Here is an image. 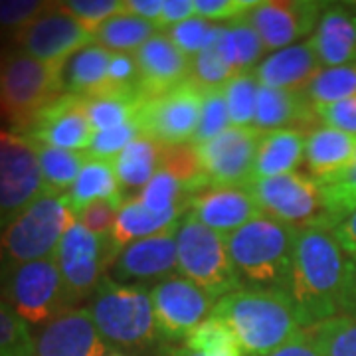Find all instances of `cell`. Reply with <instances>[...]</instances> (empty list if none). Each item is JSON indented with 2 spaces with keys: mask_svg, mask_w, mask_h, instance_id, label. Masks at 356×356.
Returning a JSON list of instances; mask_svg holds the SVG:
<instances>
[{
  "mask_svg": "<svg viewBox=\"0 0 356 356\" xmlns=\"http://www.w3.org/2000/svg\"><path fill=\"white\" fill-rule=\"evenodd\" d=\"M348 261L350 255L337 242L332 229L325 226L299 229L287 295L303 329L341 315Z\"/></svg>",
  "mask_w": 356,
  "mask_h": 356,
  "instance_id": "obj_1",
  "label": "cell"
},
{
  "mask_svg": "<svg viewBox=\"0 0 356 356\" xmlns=\"http://www.w3.org/2000/svg\"><path fill=\"white\" fill-rule=\"evenodd\" d=\"M210 317L228 325L245 356H266L301 331L289 295L242 287L218 299Z\"/></svg>",
  "mask_w": 356,
  "mask_h": 356,
  "instance_id": "obj_2",
  "label": "cell"
},
{
  "mask_svg": "<svg viewBox=\"0 0 356 356\" xmlns=\"http://www.w3.org/2000/svg\"><path fill=\"white\" fill-rule=\"evenodd\" d=\"M297 234L299 229L261 214L226 236L232 264L243 287L287 293Z\"/></svg>",
  "mask_w": 356,
  "mask_h": 356,
  "instance_id": "obj_3",
  "label": "cell"
},
{
  "mask_svg": "<svg viewBox=\"0 0 356 356\" xmlns=\"http://www.w3.org/2000/svg\"><path fill=\"white\" fill-rule=\"evenodd\" d=\"M74 224L76 214L64 194H40L0 229V280L14 267L54 257Z\"/></svg>",
  "mask_w": 356,
  "mask_h": 356,
  "instance_id": "obj_4",
  "label": "cell"
},
{
  "mask_svg": "<svg viewBox=\"0 0 356 356\" xmlns=\"http://www.w3.org/2000/svg\"><path fill=\"white\" fill-rule=\"evenodd\" d=\"M89 315L105 341L127 350H149L159 344L151 289L140 283L105 277L91 295Z\"/></svg>",
  "mask_w": 356,
  "mask_h": 356,
  "instance_id": "obj_5",
  "label": "cell"
},
{
  "mask_svg": "<svg viewBox=\"0 0 356 356\" xmlns=\"http://www.w3.org/2000/svg\"><path fill=\"white\" fill-rule=\"evenodd\" d=\"M65 65H51L26 51L0 54V117L24 133L34 117L65 93Z\"/></svg>",
  "mask_w": 356,
  "mask_h": 356,
  "instance_id": "obj_6",
  "label": "cell"
},
{
  "mask_svg": "<svg viewBox=\"0 0 356 356\" xmlns=\"http://www.w3.org/2000/svg\"><path fill=\"white\" fill-rule=\"evenodd\" d=\"M177 257L178 273L214 299L243 287L232 264L226 238L191 214L182 218L177 229Z\"/></svg>",
  "mask_w": 356,
  "mask_h": 356,
  "instance_id": "obj_7",
  "label": "cell"
},
{
  "mask_svg": "<svg viewBox=\"0 0 356 356\" xmlns=\"http://www.w3.org/2000/svg\"><path fill=\"white\" fill-rule=\"evenodd\" d=\"M0 299L28 325H48L76 309L54 257L14 267L0 280Z\"/></svg>",
  "mask_w": 356,
  "mask_h": 356,
  "instance_id": "obj_8",
  "label": "cell"
},
{
  "mask_svg": "<svg viewBox=\"0 0 356 356\" xmlns=\"http://www.w3.org/2000/svg\"><path fill=\"white\" fill-rule=\"evenodd\" d=\"M261 214L295 229L325 226L329 228L323 191L317 180L303 172L252 180L248 184ZM331 229V228H329Z\"/></svg>",
  "mask_w": 356,
  "mask_h": 356,
  "instance_id": "obj_9",
  "label": "cell"
},
{
  "mask_svg": "<svg viewBox=\"0 0 356 356\" xmlns=\"http://www.w3.org/2000/svg\"><path fill=\"white\" fill-rule=\"evenodd\" d=\"M204 89L191 79L165 93L145 99L135 117L140 135L163 147L192 143L202 115Z\"/></svg>",
  "mask_w": 356,
  "mask_h": 356,
  "instance_id": "obj_10",
  "label": "cell"
},
{
  "mask_svg": "<svg viewBox=\"0 0 356 356\" xmlns=\"http://www.w3.org/2000/svg\"><path fill=\"white\" fill-rule=\"evenodd\" d=\"M46 192L36 143L0 129V226Z\"/></svg>",
  "mask_w": 356,
  "mask_h": 356,
  "instance_id": "obj_11",
  "label": "cell"
},
{
  "mask_svg": "<svg viewBox=\"0 0 356 356\" xmlns=\"http://www.w3.org/2000/svg\"><path fill=\"white\" fill-rule=\"evenodd\" d=\"M54 259L60 267L65 289L77 305L95 293L117 255L109 238H99L76 222L64 234Z\"/></svg>",
  "mask_w": 356,
  "mask_h": 356,
  "instance_id": "obj_12",
  "label": "cell"
},
{
  "mask_svg": "<svg viewBox=\"0 0 356 356\" xmlns=\"http://www.w3.org/2000/svg\"><path fill=\"white\" fill-rule=\"evenodd\" d=\"M13 40L40 62L65 65L72 56L93 44V34L70 14L64 2H48L32 22L13 34Z\"/></svg>",
  "mask_w": 356,
  "mask_h": 356,
  "instance_id": "obj_13",
  "label": "cell"
},
{
  "mask_svg": "<svg viewBox=\"0 0 356 356\" xmlns=\"http://www.w3.org/2000/svg\"><path fill=\"white\" fill-rule=\"evenodd\" d=\"M154 321L161 339L178 341L191 334L212 315L216 299L180 273L154 283L151 287Z\"/></svg>",
  "mask_w": 356,
  "mask_h": 356,
  "instance_id": "obj_14",
  "label": "cell"
},
{
  "mask_svg": "<svg viewBox=\"0 0 356 356\" xmlns=\"http://www.w3.org/2000/svg\"><path fill=\"white\" fill-rule=\"evenodd\" d=\"M261 135L255 127H229L196 147L204 175L212 186H248L254 180L255 153Z\"/></svg>",
  "mask_w": 356,
  "mask_h": 356,
  "instance_id": "obj_15",
  "label": "cell"
},
{
  "mask_svg": "<svg viewBox=\"0 0 356 356\" xmlns=\"http://www.w3.org/2000/svg\"><path fill=\"white\" fill-rule=\"evenodd\" d=\"M325 6V2L315 0L257 2L252 10L245 13V18L259 34L266 51L283 50L317 28Z\"/></svg>",
  "mask_w": 356,
  "mask_h": 356,
  "instance_id": "obj_16",
  "label": "cell"
},
{
  "mask_svg": "<svg viewBox=\"0 0 356 356\" xmlns=\"http://www.w3.org/2000/svg\"><path fill=\"white\" fill-rule=\"evenodd\" d=\"M22 135L56 149L88 151L95 131L89 123L86 97L64 93L42 109Z\"/></svg>",
  "mask_w": 356,
  "mask_h": 356,
  "instance_id": "obj_17",
  "label": "cell"
},
{
  "mask_svg": "<svg viewBox=\"0 0 356 356\" xmlns=\"http://www.w3.org/2000/svg\"><path fill=\"white\" fill-rule=\"evenodd\" d=\"M178 229V228H177ZM177 229H168L127 245L111 266V275L119 283L163 281L178 273Z\"/></svg>",
  "mask_w": 356,
  "mask_h": 356,
  "instance_id": "obj_18",
  "label": "cell"
},
{
  "mask_svg": "<svg viewBox=\"0 0 356 356\" xmlns=\"http://www.w3.org/2000/svg\"><path fill=\"white\" fill-rule=\"evenodd\" d=\"M107 346L88 309H72L44 325L32 356H105Z\"/></svg>",
  "mask_w": 356,
  "mask_h": 356,
  "instance_id": "obj_19",
  "label": "cell"
},
{
  "mask_svg": "<svg viewBox=\"0 0 356 356\" xmlns=\"http://www.w3.org/2000/svg\"><path fill=\"white\" fill-rule=\"evenodd\" d=\"M188 214L220 236H229L261 216V210L248 186H208L188 200Z\"/></svg>",
  "mask_w": 356,
  "mask_h": 356,
  "instance_id": "obj_20",
  "label": "cell"
},
{
  "mask_svg": "<svg viewBox=\"0 0 356 356\" xmlns=\"http://www.w3.org/2000/svg\"><path fill=\"white\" fill-rule=\"evenodd\" d=\"M133 56L139 67V95L143 102L177 88L191 77V58L178 50L165 32L154 34Z\"/></svg>",
  "mask_w": 356,
  "mask_h": 356,
  "instance_id": "obj_21",
  "label": "cell"
},
{
  "mask_svg": "<svg viewBox=\"0 0 356 356\" xmlns=\"http://www.w3.org/2000/svg\"><path fill=\"white\" fill-rule=\"evenodd\" d=\"M321 125L315 107L307 99L305 91H289L259 86L255 102L254 127L261 133L277 129H299L309 133Z\"/></svg>",
  "mask_w": 356,
  "mask_h": 356,
  "instance_id": "obj_22",
  "label": "cell"
},
{
  "mask_svg": "<svg viewBox=\"0 0 356 356\" xmlns=\"http://www.w3.org/2000/svg\"><path fill=\"white\" fill-rule=\"evenodd\" d=\"M309 42L321 65L353 64L356 60V13L344 4H329Z\"/></svg>",
  "mask_w": 356,
  "mask_h": 356,
  "instance_id": "obj_23",
  "label": "cell"
},
{
  "mask_svg": "<svg viewBox=\"0 0 356 356\" xmlns=\"http://www.w3.org/2000/svg\"><path fill=\"white\" fill-rule=\"evenodd\" d=\"M321 72V62L311 42H299L271 54L257 65L254 74L259 86L289 91H305L313 77Z\"/></svg>",
  "mask_w": 356,
  "mask_h": 356,
  "instance_id": "obj_24",
  "label": "cell"
},
{
  "mask_svg": "<svg viewBox=\"0 0 356 356\" xmlns=\"http://www.w3.org/2000/svg\"><path fill=\"white\" fill-rule=\"evenodd\" d=\"M356 137L339 129L317 125L305 135L307 175L318 184L341 175L355 161Z\"/></svg>",
  "mask_w": 356,
  "mask_h": 356,
  "instance_id": "obj_25",
  "label": "cell"
},
{
  "mask_svg": "<svg viewBox=\"0 0 356 356\" xmlns=\"http://www.w3.org/2000/svg\"><path fill=\"white\" fill-rule=\"evenodd\" d=\"M186 214H188L186 208H175L165 214H153L143 206L139 196H131L119 210L111 236H109L115 255H119L127 245L139 240L163 234L168 229H177Z\"/></svg>",
  "mask_w": 356,
  "mask_h": 356,
  "instance_id": "obj_26",
  "label": "cell"
},
{
  "mask_svg": "<svg viewBox=\"0 0 356 356\" xmlns=\"http://www.w3.org/2000/svg\"><path fill=\"white\" fill-rule=\"evenodd\" d=\"M305 159V133L299 129H277L261 135L254 163V180L295 172Z\"/></svg>",
  "mask_w": 356,
  "mask_h": 356,
  "instance_id": "obj_27",
  "label": "cell"
},
{
  "mask_svg": "<svg viewBox=\"0 0 356 356\" xmlns=\"http://www.w3.org/2000/svg\"><path fill=\"white\" fill-rule=\"evenodd\" d=\"M113 51L105 50L99 44H89L67 60L64 67L65 93L79 97H95L99 95L107 81V70Z\"/></svg>",
  "mask_w": 356,
  "mask_h": 356,
  "instance_id": "obj_28",
  "label": "cell"
},
{
  "mask_svg": "<svg viewBox=\"0 0 356 356\" xmlns=\"http://www.w3.org/2000/svg\"><path fill=\"white\" fill-rule=\"evenodd\" d=\"M161 156H163V145L139 135L133 143H129L127 149L119 156H115V172L119 178L121 192L127 200V192L143 191L151 178L161 168Z\"/></svg>",
  "mask_w": 356,
  "mask_h": 356,
  "instance_id": "obj_29",
  "label": "cell"
},
{
  "mask_svg": "<svg viewBox=\"0 0 356 356\" xmlns=\"http://www.w3.org/2000/svg\"><path fill=\"white\" fill-rule=\"evenodd\" d=\"M119 178L115 172V163L107 159H91L79 170L76 182L70 191L65 192V200L70 204L72 212L77 214L83 206L103 200V198H113L121 196Z\"/></svg>",
  "mask_w": 356,
  "mask_h": 356,
  "instance_id": "obj_30",
  "label": "cell"
},
{
  "mask_svg": "<svg viewBox=\"0 0 356 356\" xmlns=\"http://www.w3.org/2000/svg\"><path fill=\"white\" fill-rule=\"evenodd\" d=\"M220 48L234 76H248L255 72L261 56L266 54L264 42L254 26L248 22L245 14L224 26Z\"/></svg>",
  "mask_w": 356,
  "mask_h": 356,
  "instance_id": "obj_31",
  "label": "cell"
},
{
  "mask_svg": "<svg viewBox=\"0 0 356 356\" xmlns=\"http://www.w3.org/2000/svg\"><path fill=\"white\" fill-rule=\"evenodd\" d=\"M154 34H159V30L153 22L139 18L135 14L123 13L99 26L93 34V40L95 44L113 54H129L145 46Z\"/></svg>",
  "mask_w": 356,
  "mask_h": 356,
  "instance_id": "obj_32",
  "label": "cell"
},
{
  "mask_svg": "<svg viewBox=\"0 0 356 356\" xmlns=\"http://www.w3.org/2000/svg\"><path fill=\"white\" fill-rule=\"evenodd\" d=\"M40 168L46 191L54 194H65L74 186L79 170L88 163L89 154L83 151H65L36 143Z\"/></svg>",
  "mask_w": 356,
  "mask_h": 356,
  "instance_id": "obj_33",
  "label": "cell"
},
{
  "mask_svg": "<svg viewBox=\"0 0 356 356\" xmlns=\"http://www.w3.org/2000/svg\"><path fill=\"white\" fill-rule=\"evenodd\" d=\"M321 356H356V318L337 315L303 329Z\"/></svg>",
  "mask_w": 356,
  "mask_h": 356,
  "instance_id": "obj_34",
  "label": "cell"
},
{
  "mask_svg": "<svg viewBox=\"0 0 356 356\" xmlns=\"http://www.w3.org/2000/svg\"><path fill=\"white\" fill-rule=\"evenodd\" d=\"M222 32H224V26L214 24L204 50L191 58V77L188 79L200 89L224 88L234 77L228 62L222 54V48H220Z\"/></svg>",
  "mask_w": 356,
  "mask_h": 356,
  "instance_id": "obj_35",
  "label": "cell"
},
{
  "mask_svg": "<svg viewBox=\"0 0 356 356\" xmlns=\"http://www.w3.org/2000/svg\"><path fill=\"white\" fill-rule=\"evenodd\" d=\"M305 95L313 107L332 105L356 97V64L321 70L307 86Z\"/></svg>",
  "mask_w": 356,
  "mask_h": 356,
  "instance_id": "obj_36",
  "label": "cell"
},
{
  "mask_svg": "<svg viewBox=\"0 0 356 356\" xmlns=\"http://www.w3.org/2000/svg\"><path fill=\"white\" fill-rule=\"evenodd\" d=\"M318 186L323 191L329 228L334 229L353 212H356V156L341 175Z\"/></svg>",
  "mask_w": 356,
  "mask_h": 356,
  "instance_id": "obj_37",
  "label": "cell"
},
{
  "mask_svg": "<svg viewBox=\"0 0 356 356\" xmlns=\"http://www.w3.org/2000/svg\"><path fill=\"white\" fill-rule=\"evenodd\" d=\"M140 99L137 95H97L86 99L89 123L93 131L121 127L135 121L139 113Z\"/></svg>",
  "mask_w": 356,
  "mask_h": 356,
  "instance_id": "obj_38",
  "label": "cell"
},
{
  "mask_svg": "<svg viewBox=\"0 0 356 356\" xmlns=\"http://www.w3.org/2000/svg\"><path fill=\"white\" fill-rule=\"evenodd\" d=\"M184 346L200 356H245L228 325L208 317L186 337Z\"/></svg>",
  "mask_w": 356,
  "mask_h": 356,
  "instance_id": "obj_39",
  "label": "cell"
},
{
  "mask_svg": "<svg viewBox=\"0 0 356 356\" xmlns=\"http://www.w3.org/2000/svg\"><path fill=\"white\" fill-rule=\"evenodd\" d=\"M188 191L186 186L175 178L165 168H159L151 182L140 191L139 200L153 214H165L175 208L188 210Z\"/></svg>",
  "mask_w": 356,
  "mask_h": 356,
  "instance_id": "obj_40",
  "label": "cell"
},
{
  "mask_svg": "<svg viewBox=\"0 0 356 356\" xmlns=\"http://www.w3.org/2000/svg\"><path fill=\"white\" fill-rule=\"evenodd\" d=\"M257 91H259V81L255 74L234 76L224 86V97L228 103L232 127H254Z\"/></svg>",
  "mask_w": 356,
  "mask_h": 356,
  "instance_id": "obj_41",
  "label": "cell"
},
{
  "mask_svg": "<svg viewBox=\"0 0 356 356\" xmlns=\"http://www.w3.org/2000/svg\"><path fill=\"white\" fill-rule=\"evenodd\" d=\"M34 337L28 323L0 299V356H32Z\"/></svg>",
  "mask_w": 356,
  "mask_h": 356,
  "instance_id": "obj_42",
  "label": "cell"
},
{
  "mask_svg": "<svg viewBox=\"0 0 356 356\" xmlns=\"http://www.w3.org/2000/svg\"><path fill=\"white\" fill-rule=\"evenodd\" d=\"M232 127L228 113V103L224 97V88L204 89L202 115H200V125L192 139V145L198 147L206 140L214 139L220 133Z\"/></svg>",
  "mask_w": 356,
  "mask_h": 356,
  "instance_id": "obj_43",
  "label": "cell"
},
{
  "mask_svg": "<svg viewBox=\"0 0 356 356\" xmlns=\"http://www.w3.org/2000/svg\"><path fill=\"white\" fill-rule=\"evenodd\" d=\"M125 204V196H113V198H103L95 202L83 206L76 214V222H79L83 228H88L91 234L99 238H109L111 229L115 226V220L119 210Z\"/></svg>",
  "mask_w": 356,
  "mask_h": 356,
  "instance_id": "obj_44",
  "label": "cell"
},
{
  "mask_svg": "<svg viewBox=\"0 0 356 356\" xmlns=\"http://www.w3.org/2000/svg\"><path fill=\"white\" fill-rule=\"evenodd\" d=\"M64 4L70 14L91 34H95V30L109 18L127 13L125 0H67Z\"/></svg>",
  "mask_w": 356,
  "mask_h": 356,
  "instance_id": "obj_45",
  "label": "cell"
},
{
  "mask_svg": "<svg viewBox=\"0 0 356 356\" xmlns=\"http://www.w3.org/2000/svg\"><path fill=\"white\" fill-rule=\"evenodd\" d=\"M140 135L137 121L125 123L121 127L107 129V131H97L91 139V145L86 153L91 159H107V161H115V156L123 153L127 149L129 143L137 139Z\"/></svg>",
  "mask_w": 356,
  "mask_h": 356,
  "instance_id": "obj_46",
  "label": "cell"
},
{
  "mask_svg": "<svg viewBox=\"0 0 356 356\" xmlns=\"http://www.w3.org/2000/svg\"><path fill=\"white\" fill-rule=\"evenodd\" d=\"M212 28H214L212 22L204 20L200 16H194L191 20H184L180 24L168 28L165 34L184 56L194 58L196 54L204 50L206 42L212 34Z\"/></svg>",
  "mask_w": 356,
  "mask_h": 356,
  "instance_id": "obj_47",
  "label": "cell"
},
{
  "mask_svg": "<svg viewBox=\"0 0 356 356\" xmlns=\"http://www.w3.org/2000/svg\"><path fill=\"white\" fill-rule=\"evenodd\" d=\"M48 2L38 0H0V28L16 34L28 22H32Z\"/></svg>",
  "mask_w": 356,
  "mask_h": 356,
  "instance_id": "obj_48",
  "label": "cell"
},
{
  "mask_svg": "<svg viewBox=\"0 0 356 356\" xmlns=\"http://www.w3.org/2000/svg\"><path fill=\"white\" fill-rule=\"evenodd\" d=\"M257 0H194L196 16L208 22L220 20H236L242 18L248 10H252Z\"/></svg>",
  "mask_w": 356,
  "mask_h": 356,
  "instance_id": "obj_49",
  "label": "cell"
},
{
  "mask_svg": "<svg viewBox=\"0 0 356 356\" xmlns=\"http://www.w3.org/2000/svg\"><path fill=\"white\" fill-rule=\"evenodd\" d=\"M315 113H317L321 125L339 129L343 133L356 137V97L346 99V102L332 103V105L315 107Z\"/></svg>",
  "mask_w": 356,
  "mask_h": 356,
  "instance_id": "obj_50",
  "label": "cell"
},
{
  "mask_svg": "<svg viewBox=\"0 0 356 356\" xmlns=\"http://www.w3.org/2000/svg\"><path fill=\"white\" fill-rule=\"evenodd\" d=\"M196 16L194 0H165L163 2V14L156 20V30H166L180 24L184 20H191Z\"/></svg>",
  "mask_w": 356,
  "mask_h": 356,
  "instance_id": "obj_51",
  "label": "cell"
},
{
  "mask_svg": "<svg viewBox=\"0 0 356 356\" xmlns=\"http://www.w3.org/2000/svg\"><path fill=\"white\" fill-rule=\"evenodd\" d=\"M341 315L356 318V255L350 257L343 293H341Z\"/></svg>",
  "mask_w": 356,
  "mask_h": 356,
  "instance_id": "obj_52",
  "label": "cell"
},
{
  "mask_svg": "<svg viewBox=\"0 0 356 356\" xmlns=\"http://www.w3.org/2000/svg\"><path fill=\"white\" fill-rule=\"evenodd\" d=\"M266 356H321L315 350V346L309 343V339L305 337V332L303 329L297 332L295 337H293L291 341H287V343L280 346L277 350H273V353H269Z\"/></svg>",
  "mask_w": 356,
  "mask_h": 356,
  "instance_id": "obj_53",
  "label": "cell"
},
{
  "mask_svg": "<svg viewBox=\"0 0 356 356\" xmlns=\"http://www.w3.org/2000/svg\"><path fill=\"white\" fill-rule=\"evenodd\" d=\"M163 2L165 0H125V10L156 24L163 14Z\"/></svg>",
  "mask_w": 356,
  "mask_h": 356,
  "instance_id": "obj_54",
  "label": "cell"
},
{
  "mask_svg": "<svg viewBox=\"0 0 356 356\" xmlns=\"http://www.w3.org/2000/svg\"><path fill=\"white\" fill-rule=\"evenodd\" d=\"M337 242L341 243L346 255L355 257L356 255V212H353L350 216L346 218L344 222H341L337 228L332 229Z\"/></svg>",
  "mask_w": 356,
  "mask_h": 356,
  "instance_id": "obj_55",
  "label": "cell"
},
{
  "mask_svg": "<svg viewBox=\"0 0 356 356\" xmlns=\"http://www.w3.org/2000/svg\"><path fill=\"white\" fill-rule=\"evenodd\" d=\"M159 356H200L186 346H163L159 350Z\"/></svg>",
  "mask_w": 356,
  "mask_h": 356,
  "instance_id": "obj_56",
  "label": "cell"
},
{
  "mask_svg": "<svg viewBox=\"0 0 356 356\" xmlns=\"http://www.w3.org/2000/svg\"><path fill=\"white\" fill-rule=\"evenodd\" d=\"M344 6H346V8H350L353 13H356V2H346Z\"/></svg>",
  "mask_w": 356,
  "mask_h": 356,
  "instance_id": "obj_57",
  "label": "cell"
},
{
  "mask_svg": "<svg viewBox=\"0 0 356 356\" xmlns=\"http://www.w3.org/2000/svg\"><path fill=\"white\" fill-rule=\"evenodd\" d=\"M111 356H121V355H111Z\"/></svg>",
  "mask_w": 356,
  "mask_h": 356,
  "instance_id": "obj_58",
  "label": "cell"
}]
</instances>
